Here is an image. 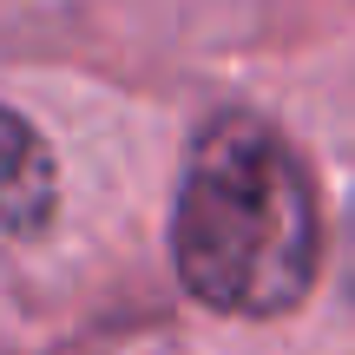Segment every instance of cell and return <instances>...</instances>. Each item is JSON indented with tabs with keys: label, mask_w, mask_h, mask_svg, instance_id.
Segmentation results:
<instances>
[{
	"label": "cell",
	"mask_w": 355,
	"mask_h": 355,
	"mask_svg": "<svg viewBox=\"0 0 355 355\" xmlns=\"http://www.w3.org/2000/svg\"><path fill=\"white\" fill-rule=\"evenodd\" d=\"M171 263L224 316H283L322 270V217L296 152L250 112H224L184 152Z\"/></svg>",
	"instance_id": "6da1fadb"
},
{
	"label": "cell",
	"mask_w": 355,
	"mask_h": 355,
	"mask_svg": "<svg viewBox=\"0 0 355 355\" xmlns=\"http://www.w3.org/2000/svg\"><path fill=\"white\" fill-rule=\"evenodd\" d=\"M60 204V171L53 152L13 105H0V230L7 237H40Z\"/></svg>",
	"instance_id": "7a4b0ae2"
},
{
	"label": "cell",
	"mask_w": 355,
	"mask_h": 355,
	"mask_svg": "<svg viewBox=\"0 0 355 355\" xmlns=\"http://www.w3.org/2000/svg\"><path fill=\"white\" fill-rule=\"evenodd\" d=\"M343 263H349V290H355V211H349V243H343Z\"/></svg>",
	"instance_id": "3957f363"
}]
</instances>
